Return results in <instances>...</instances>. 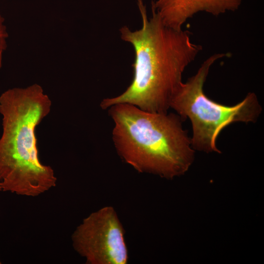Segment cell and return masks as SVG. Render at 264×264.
<instances>
[{
  "label": "cell",
  "instance_id": "6da1fadb",
  "mask_svg": "<svg viewBox=\"0 0 264 264\" xmlns=\"http://www.w3.org/2000/svg\"><path fill=\"white\" fill-rule=\"evenodd\" d=\"M137 4L141 28L132 31L125 25L120 29L121 39L130 43L134 50L133 79L122 93L104 99L100 107L106 110L116 104L127 103L146 111L167 112L182 82L184 70L202 47L192 42L189 31L166 25L153 8L149 19L143 0H137Z\"/></svg>",
  "mask_w": 264,
  "mask_h": 264
},
{
  "label": "cell",
  "instance_id": "7a4b0ae2",
  "mask_svg": "<svg viewBox=\"0 0 264 264\" xmlns=\"http://www.w3.org/2000/svg\"><path fill=\"white\" fill-rule=\"evenodd\" d=\"M51 105L38 84L10 88L0 96V191L34 197L56 186L53 169L39 159L35 133Z\"/></svg>",
  "mask_w": 264,
  "mask_h": 264
},
{
  "label": "cell",
  "instance_id": "3957f363",
  "mask_svg": "<svg viewBox=\"0 0 264 264\" xmlns=\"http://www.w3.org/2000/svg\"><path fill=\"white\" fill-rule=\"evenodd\" d=\"M108 111L116 152L137 172L171 179L188 170L194 150L178 115L146 111L127 103L113 105Z\"/></svg>",
  "mask_w": 264,
  "mask_h": 264
},
{
  "label": "cell",
  "instance_id": "277c9868",
  "mask_svg": "<svg viewBox=\"0 0 264 264\" xmlns=\"http://www.w3.org/2000/svg\"><path fill=\"white\" fill-rule=\"evenodd\" d=\"M225 56L217 53L207 58L195 75L181 83L171 99L170 108L183 120L188 118L191 122L194 150L220 153L216 141L223 129L236 122L254 123L261 113L262 108L254 93H248L232 106L217 103L205 94L203 85L210 67Z\"/></svg>",
  "mask_w": 264,
  "mask_h": 264
},
{
  "label": "cell",
  "instance_id": "5b68a950",
  "mask_svg": "<svg viewBox=\"0 0 264 264\" xmlns=\"http://www.w3.org/2000/svg\"><path fill=\"white\" fill-rule=\"evenodd\" d=\"M125 230L114 209L91 213L71 236L72 246L88 264H126L129 259Z\"/></svg>",
  "mask_w": 264,
  "mask_h": 264
},
{
  "label": "cell",
  "instance_id": "8992f818",
  "mask_svg": "<svg viewBox=\"0 0 264 264\" xmlns=\"http://www.w3.org/2000/svg\"><path fill=\"white\" fill-rule=\"evenodd\" d=\"M243 0H155L152 8L167 26L176 29L199 12L218 16L237 10Z\"/></svg>",
  "mask_w": 264,
  "mask_h": 264
},
{
  "label": "cell",
  "instance_id": "52a82bcc",
  "mask_svg": "<svg viewBox=\"0 0 264 264\" xmlns=\"http://www.w3.org/2000/svg\"><path fill=\"white\" fill-rule=\"evenodd\" d=\"M8 37L4 19L0 11V70L2 66L4 53L7 48Z\"/></svg>",
  "mask_w": 264,
  "mask_h": 264
},
{
  "label": "cell",
  "instance_id": "ba28073f",
  "mask_svg": "<svg viewBox=\"0 0 264 264\" xmlns=\"http://www.w3.org/2000/svg\"><path fill=\"white\" fill-rule=\"evenodd\" d=\"M0 264H1V262H0Z\"/></svg>",
  "mask_w": 264,
  "mask_h": 264
}]
</instances>
